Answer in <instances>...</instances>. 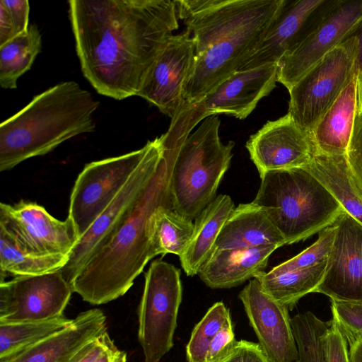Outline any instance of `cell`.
Returning <instances> with one entry per match:
<instances>
[{"label":"cell","instance_id":"obj_1","mask_svg":"<svg viewBox=\"0 0 362 362\" xmlns=\"http://www.w3.org/2000/svg\"><path fill=\"white\" fill-rule=\"evenodd\" d=\"M69 16L84 77L100 95L137 96L172 33V0H71Z\"/></svg>","mask_w":362,"mask_h":362},{"label":"cell","instance_id":"obj_2","mask_svg":"<svg viewBox=\"0 0 362 362\" xmlns=\"http://www.w3.org/2000/svg\"><path fill=\"white\" fill-rule=\"evenodd\" d=\"M164 148V157L137 202L70 284L73 292L91 305L105 304L124 295L152 259V216L160 208H172L170 182L175 153Z\"/></svg>","mask_w":362,"mask_h":362},{"label":"cell","instance_id":"obj_3","mask_svg":"<svg viewBox=\"0 0 362 362\" xmlns=\"http://www.w3.org/2000/svg\"><path fill=\"white\" fill-rule=\"evenodd\" d=\"M99 101L74 81L35 95L0 125V171L43 156L64 141L95 130Z\"/></svg>","mask_w":362,"mask_h":362},{"label":"cell","instance_id":"obj_4","mask_svg":"<svg viewBox=\"0 0 362 362\" xmlns=\"http://www.w3.org/2000/svg\"><path fill=\"white\" fill-rule=\"evenodd\" d=\"M260 178L252 202L264 209L286 245L319 233L345 211L305 168L271 170Z\"/></svg>","mask_w":362,"mask_h":362},{"label":"cell","instance_id":"obj_5","mask_svg":"<svg viewBox=\"0 0 362 362\" xmlns=\"http://www.w3.org/2000/svg\"><path fill=\"white\" fill-rule=\"evenodd\" d=\"M220 126L219 117L211 116L180 143L163 139L175 152L170 182L172 209L192 221L216 197L230 165L235 143L221 141Z\"/></svg>","mask_w":362,"mask_h":362},{"label":"cell","instance_id":"obj_6","mask_svg":"<svg viewBox=\"0 0 362 362\" xmlns=\"http://www.w3.org/2000/svg\"><path fill=\"white\" fill-rule=\"evenodd\" d=\"M278 64L237 71L201 100L185 104L171 119L164 139L177 144L184 140L205 118L223 114L245 119L259 101L276 87Z\"/></svg>","mask_w":362,"mask_h":362},{"label":"cell","instance_id":"obj_7","mask_svg":"<svg viewBox=\"0 0 362 362\" xmlns=\"http://www.w3.org/2000/svg\"><path fill=\"white\" fill-rule=\"evenodd\" d=\"M182 298L180 271L158 259L145 274L138 308V339L144 362H160L173 347Z\"/></svg>","mask_w":362,"mask_h":362},{"label":"cell","instance_id":"obj_8","mask_svg":"<svg viewBox=\"0 0 362 362\" xmlns=\"http://www.w3.org/2000/svg\"><path fill=\"white\" fill-rule=\"evenodd\" d=\"M358 42L349 36L288 90V114L308 135L351 78L358 73Z\"/></svg>","mask_w":362,"mask_h":362},{"label":"cell","instance_id":"obj_9","mask_svg":"<svg viewBox=\"0 0 362 362\" xmlns=\"http://www.w3.org/2000/svg\"><path fill=\"white\" fill-rule=\"evenodd\" d=\"M362 20V0H324L311 15L302 38L279 62L277 81L288 90Z\"/></svg>","mask_w":362,"mask_h":362},{"label":"cell","instance_id":"obj_10","mask_svg":"<svg viewBox=\"0 0 362 362\" xmlns=\"http://www.w3.org/2000/svg\"><path fill=\"white\" fill-rule=\"evenodd\" d=\"M150 147L148 141L138 150L85 165L72 189L68 216L79 239L126 185Z\"/></svg>","mask_w":362,"mask_h":362},{"label":"cell","instance_id":"obj_11","mask_svg":"<svg viewBox=\"0 0 362 362\" xmlns=\"http://www.w3.org/2000/svg\"><path fill=\"white\" fill-rule=\"evenodd\" d=\"M165 153L161 136L151 141L146 156L126 185L78 240L63 269L59 270L70 284L93 254L121 224L156 174Z\"/></svg>","mask_w":362,"mask_h":362},{"label":"cell","instance_id":"obj_12","mask_svg":"<svg viewBox=\"0 0 362 362\" xmlns=\"http://www.w3.org/2000/svg\"><path fill=\"white\" fill-rule=\"evenodd\" d=\"M283 2L284 0L242 29L195 56L193 68L184 88L185 104L201 100L238 71L245 55L258 42Z\"/></svg>","mask_w":362,"mask_h":362},{"label":"cell","instance_id":"obj_13","mask_svg":"<svg viewBox=\"0 0 362 362\" xmlns=\"http://www.w3.org/2000/svg\"><path fill=\"white\" fill-rule=\"evenodd\" d=\"M198 56L209 47L277 6L281 0H176Z\"/></svg>","mask_w":362,"mask_h":362},{"label":"cell","instance_id":"obj_14","mask_svg":"<svg viewBox=\"0 0 362 362\" xmlns=\"http://www.w3.org/2000/svg\"><path fill=\"white\" fill-rule=\"evenodd\" d=\"M72 293L60 271L0 282V322L37 321L62 315Z\"/></svg>","mask_w":362,"mask_h":362},{"label":"cell","instance_id":"obj_15","mask_svg":"<svg viewBox=\"0 0 362 362\" xmlns=\"http://www.w3.org/2000/svg\"><path fill=\"white\" fill-rule=\"evenodd\" d=\"M0 226L34 253L69 257L79 236L71 221L57 219L41 205L21 200L0 204Z\"/></svg>","mask_w":362,"mask_h":362},{"label":"cell","instance_id":"obj_16","mask_svg":"<svg viewBox=\"0 0 362 362\" xmlns=\"http://www.w3.org/2000/svg\"><path fill=\"white\" fill-rule=\"evenodd\" d=\"M194 43L185 30L170 35L150 68L137 95L173 119L180 110L184 88L193 68Z\"/></svg>","mask_w":362,"mask_h":362},{"label":"cell","instance_id":"obj_17","mask_svg":"<svg viewBox=\"0 0 362 362\" xmlns=\"http://www.w3.org/2000/svg\"><path fill=\"white\" fill-rule=\"evenodd\" d=\"M334 223L336 233L325 272L314 293L331 300L362 303V223L346 211Z\"/></svg>","mask_w":362,"mask_h":362},{"label":"cell","instance_id":"obj_18","mask_svg":"<svg viewBox=\"0 0 362 362\" xmlns=\"http://www.w3.org/2000/svg\"><path fill=\"white\" fill-rule=\"evenodd\" d=\"M259 344L270 362L299 358L288 309L272 297L254 278L238 295Z\"/></svg>","mask_w":362,"mask_h":362},{"label":"cell","instance_id":"obj_19","mask_svg":"<svg viewBox=\"0 0 362 362\" xmlns=\"http://www.w3.org/2000/svg\"><path fill=\"white\" fill-rule=\"evenodd\" d=\"M245 146L259 176L271 170L305 168L315 153L309 136L288 113L267 122Z\"/></svg>","mask_w":362,"mask_h":362},{"label":"cell","instance_id":"obj_20","mask_svg":"<svg viewBox=\"0 0 362 362\" xmlns=\"http://www.w3.org/2000/svg\"><path fill=\"white\" fill-rule=\"evenodd\" d=\"M324 0H284L254 47L245 55L238 71L278 64L301 39L308 22Z\"/></svg>","mask_w":362,"mask_h":362},{"label":"cell","instance_id":"obj_21","mask_svg":"<svg viewBox=\"0 0 362 362\" xmlns=\"http://www.w3.org/2000/svg\"><path fill=\"white\" fill-rule=\"evenodd\" d=\"M107 330V318L98 308L81 312L65 329L22 349L0 362H69L88 343Z\"/></svg>","mask_w":362,"mask_h":362},{"label":"cell","instance_id":"obj_22","mask_svg":"<svg viewBox=\"0 0 362 362\" xmlns=\"http://www.w3.org/2000/svg\"><path fill=\"white\" fill-rule=\"evenodd\" d=\"M279 247L264 245L214 251L198 275L213 289L238 286L264 272L270 255Z\"/></svg>","mask_w":362,"mask_h":362},{"label":"cell","instance_id":"obj_23","mask_svg":"<svg viewBox=\"0 0 362 362\" xmlns=\"http://www.w3.org/2000/svg\"><path fill=\"white\" fill-rule=\"evenodd\" d=\"M284 245L286 240L264 209L252 202L234 208L219 233L213 252Z\"/></svg>","mask_w":362,"mask_h":362},{"label":"cell","instance_id":"obj_24","mask_svg":"<svg viewBox=\"0 0 362 362\" xmlns=\"http://www.w3.org/2000/svg\"><path fill=\"white\" fill-rule=\"evenodd\" d=\"M357 74L349 81L310 133L309 137L315 153L346 155L357 114Z\"/></svg>","mask_w":362,"mask_h":362},{"label":"cell","instance_id":"obj_25","mask_svg":"<svg viewBox=\"0 0 362 362\" xmlns=\"http://www.w3.org/2000/svg\"><path fill=\"white\" fill-rule=\"evenodd\" d=\"M234 208L229 195L219 194L196 218L192 239L180 257L187 276L198 274L207 262L219 233Z\"/></svg>","mask_w":362,"mask_h":362},{"label":"cell","instance_id":"obj_26","mask_svg":"<svg viewBox=\"0 0 362 362\" xmlns=\"http://www.w3.org/2000/svg\"><path fill=\"white\" fill-rule=\"evenodd\" d=\"M305 168L321 182L346 213L362 223V189L351 171L346 155L315 152Z\"/></svg>","mask_w":362,"mask_h":362},{"label":"cell","instance_id":"obj_27","mask_svg":"<svg viewBox=\"0 0 362 362\" xmlns=\"http://www.w3.org/2000/svg\"><path fill=\"white\" fill-rule=\"evenodd\" d=\"M68 257L40 255L21 246L4 227L0 226L1 282L7 274L15 276L41 275L64 267Z\"/></svg>","mask_w":362,"mask_h":362},{"label":"cell","instance_id":"obj_28","mask_svg":"<svg viewBox=\"0 0 362 362\" xmlns=\"http://www.w3.org/2000/svg\"><path fill=\"white\" fill-rule=\"evenodd\" d=\"M327 261L306 269L270 274L262 272L255 279L275 300L292 310L304 296L314 293L321 283Z\"/></svg>","mask_w":362,"mask_h":362},{"label":"cell","instance_id":"obj_29","mask_svg":"<svg viewBox=\"0 0 362 362\" xmlns=\"http://www.w3.org/2000/svg\"><path fill=\"white\" fill-rule=\"evenodd\" d=\"M42 47L41 34L35 25L0 45V85L15 89L19 77L33 65Z\"/></svg>","mask_w":362,"mask_h":362},{"label":"cell","instance_id":"obj_30","mask_svg":"<svg viewBox=\"0 0 362 362\" xmlns=\"http://www.w3.org/2000/svg\"><path fill=\"white\" fill-rule=\"evenodd\" d=\"M194 223L170 207H162L153 215L151 223V258L174 254L180 257L192 239Z\"/></svg>","mask_w":362,"mask_h":362},{"label":"cell","instance_id":"obj_31","mask_svg":"<svg viewBox=\"0 0 362 362\" xmlns=\"http://www.w3.org/2000/svg\"><path fill=\"white\" fill-rule=\"evenodd\" d=\"M64 315L48 320L0 322V358L9 356L65 329L72 322Z\"/></svg>","mask_w":362,"mask_h":362},{"label":"cell","instance_id":"obj_32","mask_svg":"<svg viewBox=\"0 0 362 362\" xmlns=\"http://www.w3.org/2000/svg\"><path fill=\"white\" fill-rule=\"evenodd\" d=\"M231 325L229 310L223 302L215 303L192 332L186 346L187 362H205L208 349L216 335Z\"/></svg>","mask_w":362,"mask_h":362},{"label":"cell","instance_id":"obj_33","mask_svg":"<svg viewBox=\"0 0 362 362\" xmlns=\"http://www.w3.org/2000/svg\"><path fill=\"white\" fill-rule=\"evenodd\" d=\"M291 322L299 358L303 362H325L322 341L329 322L321 320L311 312L297 314Z\"/></svg>","mask_w":362,"mask_h":362},{"label":"cell","instance_id":"obj_34","mask_svg":"<svg viewBox=\"0 0 362 362\" xmlns=\"http://www.w3.org/2000/svg\"><path fill=\"white\" fill-rule=\"evenodd\" d=\"M336 233V226L332 225L319 232L317 240L305 250L291 259L273 267L270 274L298 270L313 267L327 261Z\"/></svg>","mask_w":362,"mask_h":362},{"label":"cell","instance_id":"obj_35","mask_svg":"<svg viewBox=\"0 0 362 362\" xmlns=\"http://www.w3.org/2000/svg\"><path fill=\"white\" fill-rule=\"evenodd\" d=\"M29 13L27 0L0 1V45L28 30Z\"/></svg>","mask_w":362,"mask_h":362},{"label":"cell","instance_id":"obj_36","mask_svg":"<svg viewBox=\"0 0 362 362\" xmlns=\"http://www.w3.org/2000/svg\"><path fill=\"white\" fill-rule=\"evenodd\" d=\"M332 320L351 345L362 338V303L331 300Z\"/></svg>","mask_w":362,"mask_h":362},{"label":"cell","instance_id":"obj_37","mask_svg":"<svg viewBox=\"0 0 362 362\" xmlns=\"http://www.w3.org/2000/svg\"><path fill=\"white\" fill-rule=\"evenodd\" d=\"M322 345L325 362H350L346 340L332 320L323 335Z\"/></svg>","mask_w":362,"mask_h":362},{"label":"cell","instance_id":"obj_38","mask_svg":"<svg viewBox=\"0 0 362 362\" xmlns=\"http://www.w3.org/2000/svg\"><path fill=\"white\" fill-rule=\"evenodd\" d=\"M351 171L362 189V112H357L346 152Z\"/></svg>","mask_w":362,"mask_h":362},{"label":"cell","instance_id":"obj_39","mask_svg":"<svg viewBox=\"0 0 362 362\" xmlns=\"http://www.w3.org/2000/svg\"><path fill=\"white\" fill-rule=\"evenodd\" d=\"M238 341L233 325L222 329L211 341L205 362H223L233 353Z\"/></svg>","mask_w":362,"mask_h":362},{"label":"cell","instance_id":"obj_40","mask_svg":"<svg viewBox=\"0 0 362 362\" xmlns=\"http://www.w3.org/2000/svg\"><path fill=\"white\" fill-rule=\"evenodd\" d=\"M223 362H270L259 344L242 339Z\"/></svg>","mask_w":362,"mask_h":362},{"label":"cell","instance_id":"obj_41","mask_svg":"<svg viewBox=\"0 0 362 362\" xmlns=\"http://www.w3.org/2000/svg\"><path fill=\"white\" fill-rule=\"evenodd\" d=\"M112 339L107 330L85 345L69 362H95L105 351Z\"/></svg>","mask_w":362,"mask_h":362},{"label":"cell","instance_id":"obj_42","mask_svg":"<svg viewBox=\"0 0 362 362\" xmlns=\"http://www.w3.org/2000/svg\"><path fill=\"white\" fill-rule=\"evenodd\" d=\"M95 362H127V353L119 349L112 340Z\"/></svg>","mask_w":362,"mask_h":362},{"label":"cell","instance_id":"obj_43","mask_svg":"<svg viewBox=\"0 0 362 362\" xmlns=\"http://www.w3.org/2000/svg\"><path fill=\"white\" fill-rule=\"evenodd\" d=\"M350 36L354 37L358 42V57L356 67L358 72L362 69V20L359 22Z\"/></svg>","mask_w":362,"mask_h":362},{"label":"cell","instance_id":"obj_44","mask_svg":"<svg viewBox=\"0 0 362 362\" xmlns=\"http://www.w3.org/2000/svg\"><path fill=\"white\" fill-rule=\"evenodd\" d=\"M349 351L350 362H362V338L350 346Z\"/></svg>","mask_w":362,"mask_h":362},{"label":"cell","instance_id":"obj_45","mask_svg":"<svg viewBox=\"0 0 362 362\" xmlns=\"http://www.w3.org/2000/svg\"><path fill=\"white\" fill-rule=\"evenodd\" d=\"M362 112V69L357 74V112Z\"/></svg>","mask_w":362,"mask_h":362},{"label":"cell","instance_id":"obj_46","mask_svg":"<svg viewBox=\"0 0 362 362\" xmlns=\"http://www.w3.org/2000/svg\"><path fill=\"white\" fill-rule=\"evenodd\" d=\"M296 362H303V361L299 358Z\"/></svg>","mask_w":362,"mask_h":362}]
</instances>
